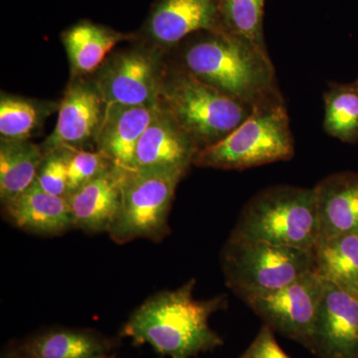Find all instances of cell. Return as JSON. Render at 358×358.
Wrapping results in <instances>:
<instances>
[{
	"label": "cell",
	"instance_id": "7c38bea8",
	"mask_svg": "<svg viewBox=\"0 0 358 358\" xmlns=\"http://www.w3.org/2000/svg\"><path fill=\"white\" fill-rule=\"evenodd\" d=\"M308 350L317 358H358V294L324 282Z\"/></svg>",
	"mask_w": 358,
	"mask_h": 358
},
{
	"label": "cell",
	"instance_id": "8fae6325",
	"mask_svg": "<svg viewBox=\"0 0 358 358\" xmlns=\"http://www.w3.org/2000/svg\"><path fill=\"white\" fill-rule=\"evenodd\" d=\"M107 107L91 76L71 77L59 103L55 129L40 145L44 155L60 148L82 150L91 145L96 148Z\"/></svg>",
	"mask_w": 358,
	"mask_h": 358
},
{
	"label": "cell",
	"instance_id": "f546056e",
	"mask_svg": "<svg viewBox=\"0 0 358 358\" xmlns=\"http://www.w3.org/2000/svg\"><path fill=\"white\" fill-rule=\"evenodd\" d=\"M106 358H112V357H106Z\"/></svg>",
	"mask_w": 358,
	"mask_h": 358
},
{
	"label": "cell",
	"instance_id": "484cf974",
	"mask_svg": "<svg viewBox=\"0 0 358 358\" xmlns=\"http://www.w3.org/2000/svg\"><path fill=\"white\" fill-rule=\"evenodd\" d=\"M113 167L114 164L98 150H73L68 166L70 194Z\"/></svg>",
	"mask_w": 358,
	"mask_h": 358
},
{
	"label": "cell",
	"instance_id": "6da1fadb",
	"mask_svg": "<svg viewBox=\"0 0 358 358\" xmlns=\"http://www.w3.org/2000/svg\"><path fill=\"white\" fill-rule=\"evenodd\" d=\"M166 60L252 109L282 94L268 53L228 33H193L166 52Z\"/></svg>",
	"mask_w": 358,
	"mask_h": 358
},
{
	"label": "cell",
	"instance_id": "ba28073f",
	"mask_svg": "<svg viewBox=\"0 0 358 358\" xmlns=\"http://www.w3.org/2000/svg\"><path fill=\"white\" fill-rule=\"evenodd\" d=\"M166 69V53L131 41L91 75L107 103L157 107Z\"/></svg>",
	"mask_w": 358,
	"mask_h": 358
},
{
	"label": "cell",
	"instance_id": "9a60e30c",
	"mask_svg": "<svg viewBox=\"0 0 358 358\" xmlns=\"http://www.w3.org/2000/svg\"><path fill=\"white\" fill-rule=\"evenodd\" d=\"M313 190L319 216V240L358 234V173L329 174Z\"/></svg>",
	"mask_w": 358,
	"mask_h": 358
},
{
	"label": "cell",
	"instance_id": "4fadbf2b",
	"mask_svg": "<svg viewBox=\"0 0 358 358\" xmlns=\"http://www.w3.org/2000/svg\"><path fill=\"white\" fill-rule=\"evenodd\" d=\"M199 148L166 112L157 107L141 136L131 169H169L186 174Z\"/></svg>",
	"mask_w": 358,
	"mask_h": 358
},
{
	"label": "cell",
	"instance_id": "7a4b0ae2",
	"mask_svg": "<svg viewBox=\"0 0 358 358\" xmlns=\"http://www.w3.org/2000/svg\"><path fill=\"white\" fill-rule=\"evenodd\" d=\"M195 280L174 291L162 292L148 299L129 317L122 336L134 345L148 343L171 358H192L223 345V339L209 326V317L226 308L227 299H193Z\"/></svg>",
	"mask_w": 358,
	"mask_h": 358
},
{
	"label": "cell",
	"instance_id": "d6986e66",
	"mask_svg": "<svg viewBox=\"0 0 358 358\" xmlns=\"http://www.w3.org/2000/svg\"><path fill=\"white\" fill-rule=\"evenodd\" d=\"M113 343L88 329H53L30 338L21 350L30 358H106Z\"/></svg>",
	"mask_w": 358,
	"mask_h": 358
},
{
	"label": "cell",
	"instance_id": "4316f807",
	"mask_svg": "<svg viewBox=\"0 0 358 358\" xmlns=\"http://www.w3.org/2000/svg\"><path fill=\"white\" fill-rule=\"evenodd\" d=\"M275 331L263 324L256 338L240 358H292L278 343Z\"/></svg>",
	"mask_w": 358,
	"mask_h": 358
},
{
	"label": "cell",
	"instance_id": "83f0119b",
	"mask_svg": "<svg viewBox=\"0 0 358 358\" xmlns=\"http://www.w3.org/2000/svg\"><path fill=\"white\" fill-rule=\"evenodd\" d=\"M2 358H30L27 355H25L22 350L20 352H7L2 357Z\"/></svg>",
	"mask_w": 358,
	"mask_h": 358
},
{
	"label": "cell",
	"instance_id": "52a82bcc",
	"mask_svg": "<svg viewBox=\"0 0 358 358\" xmlns=\"http://www.w3.org/2000/svg\"><path fill=\"white\" fill-rule=\"evenodd\" d=\"M117 169L122 202L109 231L110 238L119 244L164 239L171 232L169 212L176 187L185 174L169 169Z\"/></svg>",
	"mask_w": 358,
	"mask_h": 358
},
{
	"label": "cell",
	"instance_id": "7402d4cb",
	"mask_svg": "<svg viewBox=\"0 0 358 358\" xmlns=\"http://www.w3.org/2000/svg\"><path fill=\"white\" fill-rule=\"evenodd\" d=\"M59 109V103L10 95L0 96V138L29 140L45 120Z\"/></svg>",
	"mask_w": 358,
	"mask_h": 358
},
{
	"label": "cell",
	"instance_id": "5bb4252c",
	"mask_svg": "<svg viewBox=\"0 0 358 358\" xmlns=\"http://www.w3.org/2000/svg\"><path fill=\"white\" fill-rule=\"evenodd\" d=\"M157 107L108 103L96 150L115 166L131 169L138 141L152 122Z\"/></svg>",
	"mask_w": 358,
	"mask_h": 358
},
{
	"label": "cell",
	"instance_id": "e0dca14e",
	"mask_svg": "<svg viewBox=\"0 0 358 358\" xmlns=\"http://www.w3.org/2000/svg\"><path fill=\"white\" fill-rule=\"evenodd\" d=\"M133 33H122L88 20L77 21L61 33L71 67V77L91 76L122 42L134 41Z\"/></svg>",
	"mask_w": 358,
	"mask_h": 358
},
{
	"label": "cell",
	"instance_id": "cb8c5ba5",
	"mask_svg": "<svg viewBox=\"0 0 358 358\" xmlns=\"http://www.w3.org/2000/svg\"><path fill=\"white\" fill-rule=\"evenodd\" d=\"M266 0H219L224 31L251 42L268 53L264 37V6Z\"/></svg>",
	"mask_w": 358,
	"mask_h": 358
},
{
	"label": "cell",
	"instance_id": "277c9868",
	"mask_svg": "<svg viewBox=\"0 0 358 358\" xmlns=\"http://www.w3.org/2000/svg\"><path fill=\"white\" fill-rule=\"evenodd\" d=\"M294 141L282 94L257 103L232 133L200 150L193 164L199 167L244 171L293 159Z\"/></svg>",
	"mask_w": 358,
	"mask_h": 358
},
{
	"label": "cell",
	"instance_id": "8992f818",
	"mask_svg": "<svg viewBox=\"0 0 358 358\" xmlns=\"http://www.w3.org/2000/svg\"><path fill=\"white\" fill-rule=\"evenodd\" d=\"M226 284L245 303L313 271V250L228 239L221 253Z\"/></svg>",
	"mask_w": 358,
	"mask_h": 358
},
{
	"label": "cell",
	"instance_id": "f1b7e54d",
	"mask_svg": "<svg viewBox=\"0 0 358 358\" xmlns=\"http://www.w3.org/2000/svg\"><path fill=\"white\" fill-rule=\"evenodd\" d=\"M352 85L353 88H355V90H357V91H358V79L355 80V81L353 82V83H352Z\"/></svg>",
	"mask_w": 358,
	"mask_h": 358
},
{
	"label": "cell",
	"instance_id": "ac0fdd59",
	"mask_svg": "<svg viewBox=\"0 0 358 358\" xmlns=\"http://www.w3.org/2000/svg\"><path fill=\"white\" fill-rule=\"evenodd\" d=\"M9 220L20 229L42 236H55L74 228L69 202L33 185L3 205Z\"/></svg>",
	"mask_w": 358,
	"mask_h": 358
},
{
	"label": "cell",
	"instance_id": "5b68a950",
	"mask_svg": "<svg viewBox=\"0 0 358 358\" xmlns=\"http://www.w3.org/2000/svg\"><path fill=\"white\" fill-rule=\"evenodd\" d=\"M157 107L173 117L199 150L222 141L252 112L248 106L167 62Z\"/></svg>",
	"mask_w": 358,
	"mask_h": 358
},
{
	"label": "cell",
	"instance_id": "30bf717a",
	"mask_svg": "<svg viewBox=\"0 0 358 358\" xmlns=\"http://www.w3.org/2000/svg\"><path fill=\"white\" fill-rule=\"evenodd\" d=\"M199 31L223 32L219 0H152L134 41L166 53Z\"/></svg>",
	"mask_w": 358,
	"mask_h": 358
},
{
	"label": "cell",
	"instance_id": "44dd1931",
	"mask_svg": "<svg viewBox=\"0 0 358 358\" xmlns=\"http://www.w3.org/2000/svg\"><path fill=\"white\" fill-rule=\"evenodd\" d=\"M44 159L41 145L29 140L0 138V199L2 205L31 187Z\"/></svg>",
	"mask_w": 358,
	"mask_h": 358
},
{
	"label": "cell",
	"instance_id": "9c48e42d",
	"mask_svg": "<svg viewBox=\"0 0 358 358\" xmlns=\"http://www.w3.org/2000/svg\"><path fill=\"white\" fill-rule=\"evenodd\" d=\"M324 289V282L312 271L288 286L246 303L275 333L308 350Z\"/></svg>",
	"mask_w": 358,
	"mask_h": 358
},
{
	"label": "cell",
	"instance_id": "d4e9b609",
	"mask_svg": "<svg viewBox=\"0 0 358 358\" xmlns=\"http://www.w3.org/2000/svg\"><path fill=\"white\" fill-rule=\"evenodd\" d=\"M72 152L73 150L67 148H60L45 154L35 185L52 195L68 199L70 194L68 166Z\"/></svg>",
	"mask_w": 358,
	"mask_h": 358
},
{
	"label": "cell",
	"instance_id": "2e32d148",
	"mask_svg": "<svg viewBox=\"0 0 358 358\" xmlns=\"http://www.w3.org/2000/svg\"><path fill=\"white\" fill-rule=\"evenodd\" d=\"M67 199L74 228L89 233H109L122 202L117 167L71 193Z\"/></svg>",
	"mask_w": 358,
	"mask_h": 358
},
{
	"label": "cell",
	"instance_id": "603a6c76",
	"mask_svg": "<svg viewBox=\"0 0 358 358\" xmlns=\"http://www.w3.org/2000/svg\"><path fill=\"white\" fill-rule=\"evenodd\" d=\"M324 101V131L343 143H358L357 90L352 83H329Z\"/></svg>",
	"mask_w": 358,
	"mask_h": 358
},
{
	"label": "cell",
	"instance_id": "ffe728a7",
	"mask_svg": "<svg viewBox=\"0 0 358 358\" xmlns=\"http://www.w3.org/2000/svg\"><path fill=\"white\" fill-rule=\"evenodd\" d=\"M313 271L322 281L358 294V234L319 240L313 249Z\"/></svg>",
	"mask_w": 358,
	"mask_h": 358
},
{
	"label": "cell",
	"instance_id": "3957f363",
	"mask_svg": "<svg viewBox=\"0 0 358 358\" xmlns=\"http://www.w3.org/2000/svg\"><path fill=\"white\" fill-rule=\"evenodd\" d=\"M319 237L313 188L279 185L261 190L247 202L229 239L313 250Z\"/></svg>",
	"mask_w": 358,
	"mask_h": 358
}]
</instances>
